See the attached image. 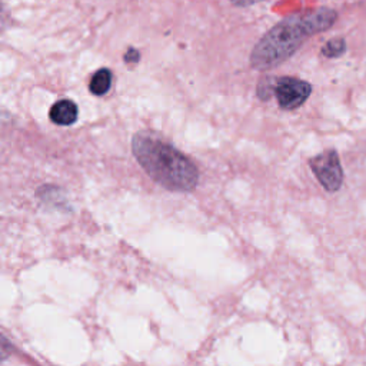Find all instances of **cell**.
<instances>
[{
	"instance_id": "5",
	"label": "cell",
	"mask_w": 366,
	"mask_h": 366,
	"mask_svg": "<svg viewBox=\"0 0 366 366\" xmlns=\"http://www.w3.org/2000/svg\"><path fill=\"white\" fill-rule=\"evenodd\" d=\"M50 119L56 124L67 126L77 119V106L71 100H59L50 109Z\"/></svg>"
},
{
	"instance_id": "3",
	"label": "cell",
	"mask_w": 366,
	"mask_h": 366,
	"mask_svg": "<svg viewBox=\"0 0 366 366\" xmlns=\"http://www.w3.org/2000/svg\"><path fill=\"white\" fill-rule=\"evenodd\" d=\"M312 86L296 77H264L259 81L257 96L267 100L274 96L277 104L283 110H295L300 107L310 96Z\"/></svg>"
},
{
	"instance_id": "8",
	"label": "cell",
	"mask_w": 366,
	"mask_h": 366,
	"mask_svg": "<svg viewBox=\"0 0 366 366\" xmlns=\"http://www.w3.org/2000/svg\"><path fill=\"white\" fill-rule=\"evenodd\" d=\"M10 352H11L10 343L7 342V339L4 336L0 335V362L4 360L10 355Z\"/></svg>"
},
{
	"instance_id": "1",
	"label": "cell",
	"mask_w": 366,
	"mask_h": 366,
	"mask_svg": "<svg viewBox=\"0 0 366 366\" xmlns=\"http://www.w3.org/2000/svg\"><path fill=\"white\" fill-rule=\"evenodd\" d=\"M337 14L329 7H316L290 14L273 26L254 46L250 66L267 70L287 60L312 36L335 24Z\"/></svg>"
},
{
	"instance_id": "7",
	"label": "cell",
	"mask_w": 366,
	"mask_h": 366,
	"mask_svg": "<svg viewBox=\"0 0 366 366\" xmlns=\"http://www.w3.org/2000/svg\"><path fill=\"white\" fill-rule=\"evenodd\" d=\"M346 50V44L343 39H333L329 40L323 49H322V54L326 57H339L340 54H343Z\"/></svg>"
},
{
	"instance_id": "6",
	"label": "cell",
	"mask_w": 366,
	"mask_h": 366,
	"mask_svg": "<svg viewBox=\"0 0 366 366\" xmlns=\"http://www.w3.org/2000/svg\"><path fill=\"white\" fill-rule=\"evenodd\" d=\"M112 84V73L109 69L97 70L90 81V92L96 96H103L109 92Z\"/></svg>"
},
{
	"instance_id": "10",
	"label": "cell",
	"mask_w": 366,
	"mask_h": 366,
	"mask_svg": "<svg viewBox=\"0 0 366 366\" xmlns=\"http://www.w3.org/2000/svg\"><path fill=\"white\" fill-rule=\"evenodd\" d=\"M234 4H240V6H244V4H250V3H253V1H256V0H232Z\"/></svg>"
},
{
	"instance_id": "2",
	"label": "cell",
	"mask_w": 366,
	"mask_h": 366,
	"mask_svg": "<svg viewBox=\"0 0 366 366\" xmlns=\"http://www.w3.org/2000/svg\"><path fill=\"white\" fill-rule=\"evenodd\" d=\"M132 150L146 173L163 187L189 192L197 184L199 172L194 163L159 134L149 130L136 133Z\"/></svg>"
},
{
	"instance_id": "4",
	"label": "cell",
	"mask_w": 366,
	"mask_h": 366,
	"mask_svg": "<svg viewBox=\"0 0 366 366\" xmlns=\"http://www.w3.org/2000/svg\"><path fill=\"white\" fill-rule=\"evenodd\" d=\"M309 166L320 184L327 192H336L343 182V170L339 154L335 149H327L309 160Z\"/></svg>"
},
{
	"instance_id": "9",
	"label": "cell",
	"mask_w": 366,
	"mask_h": 366,
	"mask_svg": "<svg viewBox=\"0 0 366 366\" xmlns=\"http://www.w3.org/2000/svg\"><path fill=\"white\" fill-rule=\"evenodd\" d=\"M124 60L127 61V63H130V61H137L139 60V53H137V50H134V49H129L127 50V53H126V56H124Z\"/></svg>"
}]
</instances>
